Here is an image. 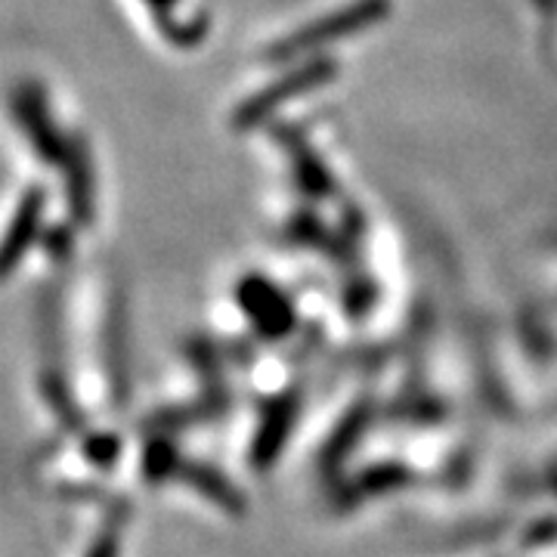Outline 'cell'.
I'll list each match as a JSON object with an SVG mask.
<instances>
[{"label": "cell", "instance_id": "1", "mask_svg": "<svg viewBox=\"0 0 557 557\" xmlns=\"http://www.w3.org/2000/svg\"><path fill=\"white\" fill-rule=\"evenodd\" d=\"M387 16H391V0H354L350 7H338L329 16H319V20L300 25L298 32L278 38L267 50V60L288 62L298 60V57H310V53L325 50L329 44L357 38L362 32L375 28Z\"/></svg>", "mask_w": 557, "mask_h": 557}, {"label": "cell", "instance_id": "2", "mask_svg": "<svg viewBox=\"0 0 557 557\" xmlns=\"http://www.w3.org/2000/svg\"><path fill=\"white\" fill-rule=\"evenodd\" d=\"M335 75H338V62L329 60V57H322V60H304L292 72H285L282 78L270 81L267 87H260L255 97H248V100L242 102L239 109L233 112V127L236 131L260 127L285 102H292L295 97H304V94L317 90L322 84H329Z\"/></svg>", "mask_w": 557, "mask_h": 557}, {"label": "cell", "instance_id": "3", "mask_svg": "<svg viewBox=\"0 0 557 557\" xmlns=\"http://www.w3.org/2000/svg\"><path fill=\"white\" fill-rule=\"evenodd\" d=\"M44 208H47L44 189H40V186H32V189L22 196L20 208H16V214H13V223H10V230H7V239H3V258H0L3 276H13V273H16L20 260L28 255L32 242L38 239Z\"/></svg>", "mask_w": 557, "mask_h": 557}, {"label": "cell", "instance_id": "4", "mask_svg": "<svg viewBox=\"0 0 557 557\" xmlns=\"http://www.w3.org/2000/svg\"><path fill=\"white\" fill-rule=\"evenodd\" d=\"M16 115H20L22 131L28 134V139H32V146L38 149L40 159L53 161V164L65 161L69 146H65V139L53 131V121L47 115V106L40 100L38 90H32V87L20 90V97H16Z\"/></svg>", "mask_w": 557, "mask_h": 557}, {"label": "cell", "instance_id": "5", "mask_svg": "<svg viewBox=\"0 0 557 557\" xmlns=\"http://www.w3.org/2000/svg\"><path fill=\"white\" fill-rule=\"evenodd\" d=\"M239 300L242 310L251 313L255 322H258L267 335H282L292 325V307H288V300L282 298L276 288L270 282H263L260 276H251L242 282Z\"/></svg>", "mask_w": 557, "mask_h": 557}, {"label": "cell", "instance_id": "6", "mask_svg": "<svg viewBox=\"0 0 557 557\" xmlns=\"http://www.w3.org/2000/svg\"><path fill=\"white\" fill-rule=\"evenodd\" d=\"M65 168H69V208L87 226L94 220V171H90V156L84 143L69 146Z\"/></svg>", "mask_w": 557, "mask_h": 557}, {"label": "cell", "instance_id": "7", "mask_svg": "<svg viewBox=\"0 0 557 557\" xmlns=\"http://www.w3.org/2000/svg\"><path fill=\"white\" fill-rule=\"evenodd\" d=\"M146 3H149L159 16H164L168 10H174V7H177V0H146Z\"/></svg>", "mask_w": 557, "mask_h": 557}]
</instances>
